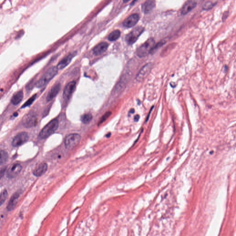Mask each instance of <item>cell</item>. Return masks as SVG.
Returning a JSON list of instances; mask_svg holds the SVG:
<instances>
[{"instance_id": "obj_24", "label": "cell", "mask_w": 236, "mask_h": 236, "mask_svg": "<svg viewBox=\"0 0 236 236\" xmlns=\"http://www.w3.org/2000/svg\"><path fill=\"white\" fill-rule=\"evenodd\" d=\"M36 95L35 94L32 96L26 102L23 104L21 108H25V107H27V106H30L32 104L34 101L35 100V98H36Z\"/></svg>"}, {"instance_id": "obj_10", "label": "cell", "mask_w": 236, "mask_h": 236, "mask_svg": "<svg viewBox=\"0 0 236 236\" xmlns=\"http://www.w3.org/2000/svg\"><path fill=\"white\" fill-rule=\"evenodd\" d=\"M139 18V16L137 13L131 14L124 21V26L127 28L132 27L137 24Z\"/></svg>"}, {"instance_id": "obj_5", "label": "cell", "mask_w": 236, "mask_h": 236, "mask_svg": "<svg viewBox=\"0 0 236 236\" xmlns=\"http://www.w3.org/2000/svg\"><path fill=\"white\" fill-rule=\"evenodd\" d=\"M144 28L141 26H139L133 29L132 31L125 36V41L129 45H133L138 40L143 31Z\"/></svg>"}, {"instance_id": "obj_2", "label": "cell", "mask_w": 236, "mask_h": 236, "mask_svg": "<svg viewBox=\"0 0 236 236\" xmlns=\"http://www.w3.org/2000/svg\"><path fill=\"white\" fill-rule=\"evenodd\" d=\"M58 68L56 67H52L48 70L44 75L37 81L36 87L38 88H42L45 86L57 74Z\"/></svg>"}, {"instance_id": "obj_30", "label": "cell", "mask_w": 236, "mask_h": 236, "mask_svg": "<svg viewBox=\"0 0 236 236\" xmlns=\"http://www.w3.org/2000/svg\"><path fill=\"white\" fill-rule=\"evenodd\" d=\"M134 112H135V110L132 108V109H130V111H129V113H130V114H133V113H134Z\"/></svg>"}, {"instance_id": "obj_22", "label": "cell", "mask_w": 236, "mask_h": 236, "mask_svg": "<svg viewBox=\"0 0 236 236\" xmlns=\"http://www.w3.org/2000/svg\"><path fill=\"white\" fill-rule=\"evenodd\" d=\"M93 119L92 115L91 114H86L83 115L81 117V120L84 124H88L91 122Z\"/></svg>"}, {"instance_id": "obj_9", "label": "cell", "mask_w": 236, "mask_h": 236, "mask_svg": "<svg viewBox=\"0 0 236 236\" xmlns=\"http://www.w3.org/2000/svg\"><path fill=\"white\" fill-rule=\"evenodd\" d=\"M22 170V166L19 163L12 165L7 172V176L8 178H12L19 175Z\"/></svg>"}, {"instance_id": "obj_1", "label": "cell", "mask_w": 236, "mask_h": 236, "mask_svg": "<svg viewBox=\"0 0 236 236\" xmlns=\"http://www.w3.org/2000/svg\"><path fill=\"white\" fill-rule=\"evenodd\" d=\"M59 125V121L57 119L52 120L40 131L39 137L41 139H45L50 137L58 129Z\"/></svg>"}, {"instance_id": "obj_6", "label": "cell", "mask_w": 236, "mask_h": 236, "mask_svg": "<svg viewBox=\"0 0 236 236\" xmlns=\"http://www.w3.org/2000/svg\"><path fill=\"white\" fill-rule=\"evenodd\" d=\"M23 125L26 128H29L35 126L37 123V118L34 113H28L22 120Z\"/></svg>"}, {"instance_id": "obj_26", "label": "cell", "mask_w": 236, "mask_h": 236, "mask_svg": "<svg viewBox=\"0 0 236 236\" xmlns=\"http://www.w3.org/2000/svg\"><path fill=\"white\" fill-rule=\"evenodd\" d=\"M215 4L216 3H214L212 2H210V1L206 2L203 6V9L205 10H210V9H212Z\"/></svg>"}, {"instance_id": "obj_11", "label": "cell", "mask_w": 236, "mask_h": 236, "mask_svg": "<svg viewBox=\"0 0 236 236\" xmlns=\"http://www.w3.org/2000/svg\"><path fill=\"white\" fill-rule=\"evenodd\" d=\"M75 81L69 82L65 87L63 92V97L66 99H69L73 92L76 87Z\"/></svg>"}, {"instance_id": "obj_17", "label": "cell", "mask_w": 236, "mask_h": 236, "mask_svg": "<svg viewBox=\"0 0 236 236\" xmlns=\"http://www.w3.org/2000/svg\"><path fill=\"white\" fill-rule=\"evenodd\" d=\"M155 6L154 1H147L144 3L142 5V10L144 13L147 14L151 12Z\"/></svg>"}, {"instance_id": "obj_29", "label": "cell", "mask_w": 236, "mask_h": 236, "mask_svg": "<svg viewBox=\"0 0 236 236\" xmlns=\"http://www.w3.org/2000/svg\"><path fill=\"white\" fill-rule=\"evenodd\" d=\"M153 106L152 107V108H151V110H150V112H149V113L148 116H147V118L146 120V122L149 119V116H150V113H151V111H152V109H153Z\"/></svg>"}, {"instance_id": "obj_3", "label": "cell", "mask_w": 236, "mask_h": 236, "mask_svg": "<svg viewBox=\"0 0 236 236\" xmlns=\"http://www.w3.org/2000/svg\"><path fill=\"white\" fill-rule=\"evenodd\" d=\"M154 45L155 41L154 39L153 38H149L137 49V55L141 58L147 56L149 54L151 53Z\"/></svg>"}, {"instance_id": "obj_12", "label": "cell", "mask_w": 236, "mask_h": 236, "mask_svg": "<svg viewBox=\"0 0 236 236\" xmlns=\"http://www.w3.org/2000/svg\"><path fill=\"white\" fill-rule=\"evenodd\" d=\"M48 169V165L45 163H42L37 165L34 169L33 174L36 177H40L45 174Z\"/></svg>"}, {"instance_id": "obj_20", "label": "cell", "mask_w": 236, "mask_h": 236, "mask_svg": "<svg viewBox=\"0 0 236 236\" xmlns=\"http://www.w3.org/2000/svg\"><path fill=\"white\" fill-rule=\"evenodd\" d=\"M8 159V154L7 151L0 150V165L4 164Z\"/></svg>"}, {"instance_id": "obj_13", "label": "cell", "mask_w": 236, "mask_h": 236, "mask_svg": "<svg viewBox=\"0 0 236 236\" xmlns=\"http://www.w3.org/2000/svg\"><path fill=\"white\" fill-rule=\"evenodd\" d=\"M196 5L197 3L195 1H189L186 2L180 11L181 14L186 15L193 9L196 6Z\"/></svg>"}, {"instance_id": "obj_27", "label": "cell", "mask_w": 236, "mask_h": 236, "mask_svg": "<svg viewBox=\"0 0 236 236\" xmlns=\"http://www.w3.org/2000/svg\"><path fill=\"white\" fill-rule=\"evenodd\" d=\"M6 170V168H2L0 169V179L3 177Z\"/></svg>"}, {"instance_id": "obj_23", "label": "cell", "mask_w": 236, "mask_h": 236, "mask_svg": "<svg viewBox=\"0 0 236 236\" xmlns=\"http://www.w3.org/2000/svg\"><path fill=\"white\" fill-rule=\"evenodd\" d=\"M8 193L6 190H3L0 194V206L4 203L7 198Z\"/></svg>"}, {"instance_id": "obj_4", "label": "cell", "mask_w": 236, "mask_h": 236, "mask_svg": "<svg viewBox=\"0 0 236 236\" xmlns=\"http://www.w3.org/2000/svg\"><path fill=\"white\" fill-rule=\"evenodd\" d=\"M81 137L77 133H73L66 136L64 140L65 147L68 149H73L80 143Z\"/></svg>"}, {"instance_id": "obj_15", "label": "cell", "mask_w": 236, "mask_h": 236, "mask_svg": "<svg viewBox=\"0 0 236 236\" xmlns=\"http://www.w3.org/2000/svg\"><path fill=\"white\" fill-rule=\"evenodd\" d=\"M75 55V53H71L66 56L65 58H63L57 65V68L58 70H62L66 68L68 64H70L71 60Z\"/></svg>"}, {"instance_id": "obj_16", "label": "cell", "mask_w": 236, "mask_h": 236, "mask_svg": "<svg viewBox=\"0 0 236 236\" xmlns=\"http://www.w3.org/2000/svg\"><path fill=\"white\" fill-rule=\"evenodd\" d=\"M60 89V84L59 83L54 84L48 94L46 97L47 101H50L53 99L59 92Z\"/></svg>"}, {"instance_id": "obj_28", "label": "cell", "mask_w": 236, "mask_h": 236, "mask_svg": "<svg viewBox=\"0 0 236 236\" xmlns=\"http://www.w3.org/2000/svg\"><path fill=\"white\" fill-rule=\"evenodd\" d=\"M139 118L140 116L139 115H136V116H135V117H134V120L136 122L138 121L139 120Z\"/></svg>"}, {"instance_id": "obj_21", "label": "cell", "mask_w": 236, "mask_h": 236, "mask_svg": "<svg viewBox=\"0 0 236 236\" xmlns=\"http://www.w3.org/2000/svg\"><path fill=\"white\" fill-rule=\"evenodd\" d=\"M120 35V31L118 30L114 31L108 36V39L110 41H115L117 40Z\"/></svg>"}, {"instance_id": "obj_8", "label": "cell", "mask_w": 236, "mask_h": 236, "mask_svg": "<svg viewBox=\"0 0 236 236\" xmlns=\"http://www.w3.org/2000/svg\"><path fill=\"white\" fill-rule=\"evenodd\" d=\"M152 68V64L151 63H148L144 66L137 74L136 77L137 81L139 82L143 81L149 74Z\"/></svg>"}, {"instance_id": "obj_14", "label": "cell", "mask_w": 236, "mask_h": 236, "mask_svg": "<svg viewBox=\"0 0 236 236\" xmlns=\"http://www.w3.org/2000/svg\"><path fill=\"white\" fill-rule=\"evenodd\" d=\"M108 45L106 42H101L95 47L93 50L95 55H99L105 52L108 48Z\"/></svg>"}, {"instance_id": "obj_19", "label": "cell", "mask_w": 236, "mask_h": 236, "mask_svg": "<svg viewBox=\"0 0 236 236\" xmlns=\"http://www.w3.org/2000/svg\"><path fill=\"white\" fill-rule=\"evenodd\" d=\"M24 97V93L22 91H19L15 93L11 99V102L13 105H17L21 103Z\"/></svg>"}, {"instance_id": "obj_7", "label": "cell", "mask_w": 236, "mask_h": 236, "mask_svg": "<svg viewBox=\"0 0 236 236\" xmlns=\"http://www.w3.org/2000/svg\"><path fill=\"white\" fill-rule=\"evenodd\" d=\"M29 139V136L26 132H22L17 134L12 142V145L15 147L20 146L26 143Z\"/></svg>"}, {"instance_id": "obj_31", "label": "cell", "mask_w": 236, "mask_h": 236, "mask_svg": "<svg viewBox=\"0 0 236 236\" xmlns=\"http://www.w3.org/2000/svg\"><path fill=\"white\" fill-rule=\"evenodd\" d=\"M111 133H107L106 136V138H109L110 137V136H111Z\"/></svg>"}, {"instance_id": "obj_25", "label": "cell", "mask_w": 236, "mask_h": 236, "mask_svg": "<svg viewBox=\"0 0 236 236\" xmlns=\"http://www.w3.org/2000/svg\"><path fill=\"white\" fill-rule=\"evenodd\" d=\"M111 114H112V113H111V112H106V113H105L102 117H101V118L99 121L98 123V125H100L103 123L104 121H106V120L110 116Z\"/></svg>"}, {"instance_id": "obj_18", "label": "cell", "mask_w": 236, "mask_h": 236, "mask_svg": "<svg viewBox=\"0 0 236 236\" xmlns=\"http://www.w3.org/2000/svg\"><path fill=\"white\" fill-rule=\"evenodd\" d=\"M19 196L20 194L18 192L15 193L12 196L7 206V209L8 211L12 210L16 207Z\"/></svg>"}]
</instances>
